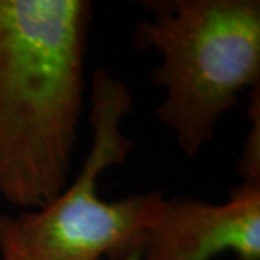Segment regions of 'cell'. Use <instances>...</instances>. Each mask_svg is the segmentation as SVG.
Instances as JSON below:
<instances>
[{"label":"cell","mask_w":260,"mask_h":260,"mask_svg":"<svg viewBox=\"0 0 260 260\" xmlns=\"http://www.w3.org/2000/svg\"><path fill=\"white\" fill-rule=\"evenodd\" d=\"M91 88L93 140L77 177L39 210L0 214V242L28 260H123L142 253L143 239L165 204L162 191L116 201L97 195L99 177L107 168L123 165L135 148L121 130L123 119L133 110V95L106 68L95 70Z\"/></svg>","instance_id":"obj_3"},{"label":"cell","mask_w":260,"mask_h":260,"mask_svg":"<svg viewBox=\"0 0 260 260\" xmlns=\"http://www.w3.org/2000/svg\"><path fill=\"white\" fill-rule=\"evenodd\" d=\"M152 16L133 44L160 56L152 83L165 90L156 109L188 158L213 140L246 88L260 84L259 0H142Z\"/></svg>","instance_id":"obj_2"},{"label":"cell","mask_w":260,"mask_h":260,"mask_svg":"<svg viewBox=\"0 0 260 260\" xmlns=\"http://www.w3.org/2000/svg\"><path fill=\"white\" fill-rule=\"evenodd\" d=\"M0 254H2V260H28L16 249H13L10 244L5 242H0ZM123 260H142V253H135Z\"/></svg>","instance_id":"obj_6"},{"label":"cell","mask_w":260,"mask_h":260,"mask_svg":"<svg viewBox=\"0 0 260 260\" xmlns=\"http://www.w3.org/2000/svg\"><path fill=\"white\" fill-rule=\"evenodd\" d=\"M260 260V184L242 182L224 203L167 198L142 246V260Z\"/></svg>","instance_id":"obj_4"},{"label":"cell","mask_w":260,"mask_h":260,"mask_svg":"<svg viewBox=\"0 0 260 260\" xmlns=\"http://www.w3.org/2000/svg\"><path fill=\"white\" fill-rule=\"evenodd\" d=\"M91 22L88 0H0V195L15 207L68 185Z\"/></svg>","instance_id":"obj_1"},{"label":"cell","mask_w":260,"mask_h":260,"mask_svg":"<svg viewBox=\"0 0 260 260\" xmlns=\"http://www.w3.org/2000/svg\"><path fill=\"white\" fill-rule=\"evenodd\" d=\"M249 99L250 130L237 162V172L243 182L260 184V84L250 88Z\"/></svg>","instance_id":"obj_5"}]
</instances>
